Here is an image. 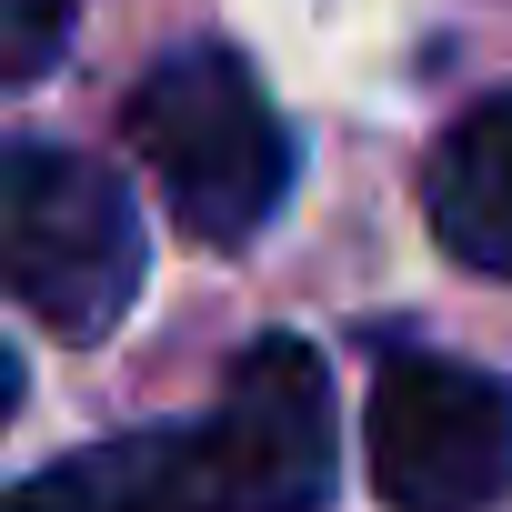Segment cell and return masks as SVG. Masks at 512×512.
<instances>
[{
    "instance_id": "obj_1",
    "label": "cell",
    "mask_w": 512,
    "mask_h": 512,
    "mask_svg": "<svg viewBox=\"0 0 512 512\" xmlns=\"http://www.w3.org/2000/svg\"><path fill=\"white\" fill-rule=\"evenodd\" d=\"M121 131H131L141 171L161 181V211L191 241H211V251L251 241L282 211V191H292V131H282L262 71H251L231 41L161 51L131 81Z\"/></svg>"
},
{
    "instance_id": "obj_2",
    "label": "cell",
    "mask_w": 512,
    "mask_h": 512,
    "mask_svg": "<svg viewBox=\"0 0 512 512\" xmlns=\"http://www.w3.org/2000/svg\"><path fill=\"white\" fill-rule=\"evenodd\" d=\"M0 262H11V302L51 342H111L141 302L151 231L121 171L61 141H21L0 161Z\"/></svg>"
},
{
    "instance_id": "obj_3",
    "label": "cell",
    "mask_w": 512,
    "mask_h": 512,
    "mask_svg": "<svg viewBox=\"0 0 512 512\" xmlns=\"http://www.w3.org/2000/svg\"><path fill=\"white\" fill-rule=\"evenodd\" d=\"M382 512H502L512 502V372L452 352H382L362 412Z\"/></svg>"
},
{
    "instance_id": "obj_4",
    "label": "cell",
    "mask_w": 512,
    "mask_h": 512,
    "mask_svg": "<svg viewBox=\"0 0 512 512\" xmlns=\"http://www.w3.org/2000/svg\"><path fill=\"white\" fill-rule=\"evenodd\" d=\"M201 442L221 462L231 512H322L332 502V462H342L322 352L302 332H262L231 362L221 402L201 412Z\"/></svg>"
},
{
    "instance_id": "obj_5",
    "label": "cell",
    "mask_w": 512,
    "mask_h": 512,
    "mask_svg": "<svg viewBox=\"0 0 512 512\" xmlns=\"http://www.w3.org/2000/svg\"><path fill=\"white\" fill-rule=\"evenodd\" d=\"M11 512H231V492L191 422V432H111V442L31 472L11 492Z\"/></svg>"
},
{
    "instance_id": "obj_6",
    "label": "cell",
    "mask_w": 512,
    "mask_h": 512,
    "mask_svg": "<svg viewBox=\"0 0 512 512\" xmlns=\"http://www.w3.org/2000/svg\"><path fill=\"white\" fill-rule=\"evenodd\" d=\"M422 221L462 272L512 282V91H482L422 161Z\"/></svg>"
},
{
    "instance_id": "obj_7",
    "label": "cell",
    "mask_w": 512,
    "mask_h": 512,
    "mask_svg": "<svg viewBox=\"0 0 512 512\" xmlns=\"http://www.w3.org/2000/svg\"><path fill=\"white\" fill-rule=\"evenodd\" d=\"M71 41V0H11V81H41Z\"/></svg>"
}]
</instances>
